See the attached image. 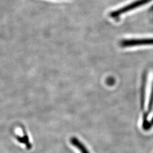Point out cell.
Segmentation results:
<instances>
[{"mask_svg": "<svg viewBox=\"0 0 153 153\" xmlns=\"http://www.w3.org/2000/svg\"><path fill=\"white\" fill-rule=\"evenodd\" d=\"M146 73H144L142 76V87H141V105L143 107L145 101V88H146Z\"/></svg>", "mask_w": 153, "mask_h": 153, "instance_id": "obj_3", "label": "cell"}, {"mask_svg": "<svg viewBox=\"0 0 153 153\" xmlns=\"http://www.w3.org/2000/svg\"><path fill=\"white\" fill-rule=\"evenodd\" d=\"M71 143L76 148L78 149V150L81 152V153H90L88 151L87 148H86L83 145V144L76 138H71Z\"/></svg>", "mask_w": 153, "mask_h": 153, "instance_id": "obj_2", "label": "cell"}, {"mask_svg": "<svg viewBox=\"0 0 153 153\" xmlns=\"http://www.w3.org/2000/svg\"><path fill=\"white\" fill-rule=\"evenodd\" d=\"M151 45H153V38L125 39L120 42L121 47L124 48Z\"/></svg>", "mask_w": 153, "mask_h": 153, "instance_id": "obj_1", "label": "cell"}, {"mask_svg": "<svg viewBox=\"0 0 153 153\" xmlns=\"http://www.w3.org/2000/svg\"><path fill=\"white\" fill-rule=\"evenodd\" d=\"M153 104V84L152 86V90L151 92V95L150 97V100H149V105H148V113L150 112L151 109L152 108Z\"/></svg>", "mask_w": 153, "mask_h": 153, "instance_id": "obj_4", "label": "cell"}]
</instances>
